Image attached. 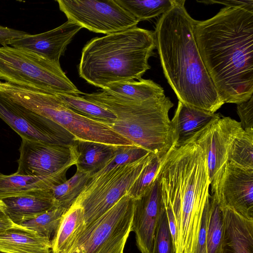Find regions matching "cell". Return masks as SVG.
<instances>
[{
  "label": "cell",
  "mask_w": 253,
  "mask_h": 253,
  "mask_svg": "<svg viewBox=\"0 0 253 253\" xmlns=\"http://www.w3.org/2000/svg\"><path fill=\"white\" fill-rule=\"evenodd\" d=\"M199 52L224 102L240 104L253 95V12L226 6L212 17L195 20Z\"/></svg>",
  "instance_id": "6da1fadb"
},
{
  "label": "cell",
  "mask_w": 253,
  "mask_h": 253,
  "mask_svg": "<svg viewBox=\"0 0 253 253\" xmlns=\"http://www.w3.org/2000/svg\"><path fill=\"white\" fill-rule=\"evenodd\" d=\"M175 0L161 15L154 32L156 48L165 78L178 101L192 108L215 113L224 104L198 49L194 20Z\"/></svg>",
  "instance_id": "7a4b0ae2"
},
{
  "label": "cell",
  "mask_w": 253,
  "mask_h": 253,
  "mask_svg": "<svg viewBox=\"0 0 253 253\" xmlns=\"http://www.w3.org/2000/svg\"><path fill=\"white\" fill-rule=\"evenodd\" d=\"M156 179L162 207L170 210L175 220L174 253H194L210 195L203 149L192 139L175 145L164 156Z\"/></svg>",
  "instance_id": "3957f363"
},
{
  "label": "cell",
  "mask_w": 253,
  "mask_h": 253,
  "mask_svg": "<svg viewBox=\"0 0 253 253\" xmlns=\"http://www.w3.org/2000/svg\"><path fill=\"white\" fill-rule=\"evenodd\" d=\"M154 32L137 26L91 39L84 46L79 65L80 77L102 89L110 84L139 80L155 54Z\"/></svg>",
  "instance_id": "277c9868"
},
{
  "label": "cell",
  "mask_w": 253,
  "mask_h": 253,
  "mask_svg": "<svg viewBox=\"0 0 253 253\" xmlns=\"http://www.w3.org/2000/svg\"><path fill=\"white\" fill-rule=\"evenodd\" d=\"M83 94L112 112L117 119L107 125L133 145L161 157L176 145L175 127L169 116L173 104L165 94L141 102L123 99L103 90Z\"/></svg>",
  "instance_id": "5b68a950"
},
{
  "label": "cell",
  "mask_w": 253,
  "mask_h": 253,
  "mask_svg": "<svg viewBox=\"0 0 253 253\" xmlns=\"http://www.w3.org/2000/svg\"><path fill=\"white\" fill-rule=\"evenodd\" d=\"M0 94L12 102L57 123L75 138L116 145H133L107 125L66 106L56 93L0 82Z\"/></svg>",
  "instance_id": "8992f818"
},
{
  "label": "cell",
  "mask_w": 253,
  "mask_h": 253,
  "mask_svg": "<svg viewBox=\"0 0 253 253\" xmlns=\"http://www.w3.org/2000/svg\"><path fill=\"white\" fill-rule=\"evenodd\" d=\"M0 80L54 93L84 94L66 76L60 63L9 45L0 47Z\"/></svg>",
  "instance_id": "52a82bcc"
},
{
  "label": "cell",
  "mask_w": 253,
  "mask_h": 253,
  "mask_svg": "<svg viewBox=\"0 0 253 253\" xmlns=\"http://www.w3.org/2000/svg\"><path fill=\"white\" fill-rule=\"evenodd\" d=\"M133 207L134 199L126 194L88 224L66 253H124L131 232Z\"/></svg>",
  "instance_id": "ba28073f"
},
{
  "label": "cell",
  "mask_w": 253,
  "mask_h": 253,
  "mask_svg": "<svg viewBox=\"0 0 253 253\" xmlns=\"http://www.w3.org/2000/svg\"><path fill=\"white\" fill-rule=\"evenodd\" d=\"M149 153L134 162L115 167L104 173L90 177L73 203L84 209L86 226L127 193L143 168Z\"/></svg>",
  "instance_id": "9c48e42d"
},
{
  "label": "cell",
  "mask_w": 253,
  "mask_h": 253,
  "mask_svg": "<svg viewBox=\"0 0 253 253\" xmlns=\"http://www.w3.org/2000/svg\"><path fill=\"white\" fill-rule=\"evenodd\" d=\"M68 20L95 33L110 34L136 27L139 21L115 0H58Z\"/></svg>",
  "instance_id": "30bf717a"
},
{
  "label": "cell",
  "mask_w": 253,
  "mask_h": 253,
  "mask_svg": "<svg viewBox=\"0 0 253 253\" xmlns=\"http://www.w3.org/2000/svg\"><path fill=\"white\" fill-rule=\"evenodd\" d=\"M17 174L66 178L68 169L76 164L71 145H58L21 138Z\"/></svg>",
  "instance_id": "8fae6325"
},
{
  "label": "cell",
  "mask_w": 253,
  "mask_h": 253,
  "mask_svg": "<svg viewBox=\"0 0 253 253\" xmlns=\"http://www.w3.org/2000/svg\"><path fill=\"white\" fill-rule=\"evenodd\" d=\"M0 118L21 138L71 145L75 137L54 122L14 103L0 94Z\"/></svg>",
  "instance_id": "7c38bea8"
},
{
  "label": "cell",
  "mask_w": 253,
  "mask_h": 253,
  "mask_svg": "<svg viewBox=\"0 0 253 253\" xmlns=\"http://www.w3.org/2000/svg\"><path fill=\"white\" fill-rule=\"evenodd\" d=\"M243 130L240 122L228 117H220L190 138L204 152L211 191L228 163L233 140Z\"/></svg>",
  "instance_id": "4fadbf2b"
},
{
  "label": "cell",
  "mask_w": 253,
  "mask_h": 253,
  "mask_svg": "<svg viewBox=\"0 0 253 253\" xmlns=\"http://www.w3.org/2000/svg\"><path fill=\"white\" fill-rule=\"evenodd\" d=\"M211 193L220 208H231L253 219V170L228 163Z\"/></svg>",
  "instance_id": "5bb4252c"
},
{
  "label": "cell",
  "mask_w": 253,
  "mask_h": 253,
  "mask_svg": "<svg viewBox=\"0 0 253 253\" xmlns=\"http://www.w3.org/2000/svg\"><path fill=\"white\" fill-rule=\"evenodd\" d=\"M162 209L157 180L134 199L131 232L141 253H152L154 240Z\"/></svg>",
  "instance_id": "9a60e30c"
},
{
  "label": "cell",
  "mask_w": 253,
  "mask_h": 253,
  "mask_svg": "<svg viewBox=\"0 0 253 253\" xmlns=\"http://www.w3.org/2000/svg\"><path fill=\"white\" fill-rule=\"evenodd\" d=\"M83 28L67 20L52 30L36 35H28L11 42L10 46L36 53L49 60L59 63L67 45Z\"/></svg>",
  "instance_id": "2e32d148"
},
{
  "label": "cell",
  "mask_w": 253,
  "mask_h": 253,
  "mask_svg": "<svg viewBox=\"0 0 253 253\" xmlns=\"http://www.w3.org/2000/svg\"><path fill=\"white\" fill-rule=\"evenodd\" d=\"M0 200L14 224L33 219L57 205L51 189L33 188L13 193H0Z\"/></svg>",
  "instance_id": "e0dca14e"
},
{
  "label": "cell",
  "mask_w": 253,
  "mask_h": 253,
  "mask_svg": "<svg viewBox=\"0 0 253 253\" xmlns=\"http://www.w3.org/2000/svg\"><path fill=\"white\" fill-rule=\"evenodd\" d=\"M225 229L221 209L210 195L203 212L194 253H225Z\"/></svg>",
  "instance_id": "ac0fdd59"
},
{
  "label": "cell",
  "mask_w": 253,
  "mask_h": 253,
  "mask_svg": "<svg viewBox=\"0 0 253 253\" xmlns=\"http://www.w3.org/2000/svg\"><path fill=\"white\" fill-rule=\"evenodd\" d=\"M50 239L20 224L0 233V253H50Z\"/></svg>",
  "instance_id": "d6986e66"
},
{
  "label": "cell",
  "mask_w": 253,
  "mask_h": 253,
  "mask_svg": "<svg viewBox=\"0 0 253 253\" xmlns=\"http://www.w3.org/2000/svg\"><path fill=\"white\" fill-rule=\"evenodd\" d=\"M220 209L224 224L225 248H229L231 253H253V219L231 208Z\"/></svg>",
  "instance_id": "ffe728a7"
},
{
  "label": "cell",
  "mask_w": 253,
  "mask_h": 253,
  "mask_svg": "<svg viewBox=\"0 0 253 253\" xmlns=\"http://www.w3.org/2000/svg\"><path fill=\"white\" fill-rule=\"evenodd\" d=\"M77 170L90 177L102 169L114 157L118 145L75 138L71 144Z\"/></svg>",
  "instance_id": "44dd1931"
},
{
  "label": "cell",
  "mask_w": 253,
  "mask_h": 253,
  "mask_svg": "<svg viewBox=\"0 0 253 253\" xmlns=\"http://www.w3.org/2000/svg\"><path fill=\"white\" fill-rule=\"evenodd\" d=\"M86 226L84 211L72 204L63 214L51 240L52 253H66Z\"/></svg>",
  "instance_id": "7402d4cb"
},
{
  "label": "cell",
  "mask_w": 253,
  "mask_h": 253,
  "mask_svg": "<svg viewBox=\"0 0 253 253\" xmlns=\"http://www.w3.org/2000/svg\"><path fill=\"white\" fill-rule=\"evenodd\" d=\"M220 117L218 113H210L192 108L178 101L171 119L176 132L175 145H181L189 140L211 122Z\"/></svg>",
  "instance_id": "603a6c76"
},
{
  "label": "cell",
  "mask_w": 253,
  "mask_h": 253,
  "mask_svg": "<svg viewBox=\"0 0 253 253\" xmlns=\"http://www.w3.org/2000/svg\"><path fill=\"white\" fill-rule=\"evenodd\" d=\"M102 90L117 97L134 102L144 101L165 95L159 84L151 80L141 79L113 83L106 85Z\"/></svg>",
  "instance_id": "cb8c5ba5"
},
{
  "label": "cell",
  "mask_w": 253,
  "mask_h": 253,
  "mask_svg": "<svg viewBox=\"0 0 253 253\" xmlns=\"http://www.w3.org/2000/svg\"><path fill=\"white\" fill-rule=\"evenodd\" d=\"M66 180L60 177H41L17 174L6 175L0 172V193H13L33 188L51 189Z\"/></svg>",
  "instance_id": "d4e9b609"
},
{
  "label": "cell",
  "mask_w": 253,
  "mask_h": 253,
  "mask_svg": "<svg viewBox=\"0 0 253 253\" xmlns=\"http://www.w3.org/2000/svg\"><path fill=\"white\" fill-rule=\"evenodd\" d=\"M56 94L66 106L82 116L106 125L117 119L112 112L86 100L82 96Z\"/></svg>",
  "instance_id": "484cf974"
},
{
  "label": "cell",
  "mask_w": 253,
  "mask_h": 253,
  "mask_svg": "<svg viewBox=\"0 0 253 253\" xmlns=\"http://www.w3.org/2000/svg\"><path fill=\"white\" fill-rule=\"evenodd\" d=\"M90 178L89 173L79 170L64 182L52 186L51 191L57 206L68 209Z\"/></svg>",
  "instance_id": "4316f807"
},
{
  "label": "cell",
  "mask_w": 253,
  "mask_h": 253,
  "mask_svg": "<svg viewBox=\"0 0 253 253\" xmlns=\"http://www.w3.org/2000/svg\"><path fill=\"white\" fill-rule=\"evenodd\" d=\"M139 21L163 14L171 8L175 0H115Z\"/></svg>",
  "instance_id": "83f0119b"
},
{
  "label": "cell",
  "mask_w": 253,
  "mask_h": 253,
  "mask_svg": "<svg viewBox=\"0 0 253 253\" xmlns=\"http://www.w3.org/2000/svg\"><path fill=\"white\" fill-rule=\"evenodd\" d=\"M228 163L245 170H253V129L243 130L233 140Z\"/></svg>",
  "instance_id": "f1b7e54d"
},
{
  "label": "cell",
  "mask_w": 253,
  "mask_h": 253,
  "mask_svg": "<svg viewBox=\"0 0 253 253\" xmlns=\"http://www.w3.org/2000/svg\"><path fill=\"white\" fill-rule=\"evenodd\" d=\"M164 157L150 152L143 168L127 194L134 199L143 194L155 180Z\"/></svg>",
  "instance_id": "f546056e"
},
{
  "label": "cell",
  "mask_w": 253,
  "mask_h": 253,
  "mask_svg": "<svg viewBox=\"0 0 253 253\" xmlns=\"http://www.w3.org/2000/svg\"><path fill=\"white\" fill-rule=\"evenodd\" d=\"M67 210L60 206H54L36 217L23 222L20 225L50 239L52 234L57 228L63 214Z\"/></svg>",
  "instance_id": "4dcf8cb0"
},
{
  "label": "cell",
  "mask_w": 253,
  "mask_h": 253,
  "mask_svg": "<svg viewBox=\"0 0 253 253\" xmlns=\"http://www.w3.org/2000/svg\"><path fill=\"white\" fill-rule=\"evenodd\" d=\"M149 152L147 150L135 145H118L113 158L102 169L92 176L104 173L115 167L134 162L144 157Z\"/></svg>",
  "instance_id": "1f68e13d"
},
{
  "label": "cell",
  "mask_w": 253,
  "mask_h": 253,
  "mask_svg": "<svg viewBox=\"0 0 253 253\" xmlns=\"http://www.w3.org/2000/svg\"><path fill=\"white\" fill-rule=\"evenodd\" d=\"M152 253H174L167 214L163 207L155 233Z\"/></svg>",
  "instance_id": "d6a6232c"
},
{
  "label": "cell",
  "mask_w": 253,
  "mask_h": 253,
  "mask_svg": "<svg viewBox=\"0 0 253 253\" xmlns=\"http://www.w3.org/2000/svg\"><path fill=\"white\" fill-rule=\"evenodd\" d=\"M237 109L242 128L253 129V95L248 101L237 104Z\"/></svg>",
  "instance_id": "836d02e7"
},
{
  "label": "cell",
  "mask_w": 253,
  "mask_h": 253,
  "mask_svg": "<svg viewBox=\"0 0 253 253\" xmlns=\"http://www.w3.org/2000/svg\"><path fill=\"white\" fill-rule=\"evenodd\" d=\"M29 34L26 32L0 25V44L8 45L13 41Z\"/></svg>",
  "instance_id": "e575fe53"
},
{
  "label": "cell",
  "mask_w": 253,
  "mask_h": 253,
  "mask_svg": "<svg viewBox=\"0 0 253 253\" xmlns=\"http://www.w3.org/2000/svg\"><path fill=\"white\" fill-rule=\"evenodd\" d=\"M207 4L218 3L228 7L240 8L253 12V0H204L197 1Z\"/></svg>",
  "instance_id": "d590c367"
},
{
  "label": "cell",
  "mask_w": 253,
  "mask_h": 253,
  "mask_svg": "<svg viewBox=\"0 0 253 253\" xmlns=\"http://www.w3.org/2000/svg\"><path fill=\"white\" fill-rule=\"evenodd\" d=\"M14 224L6 213L4 204L0 200V233L10 228Z\"/></svg>",
  "instance_id": "8d00e7d4"
},
{
  "label": "cell",
  "mask_w": 253,
  "mask_h": 253,
  "mask_svg": "<svg viewBox=\"0 0 253 253\" xmlns=\"http://www.w3.org/2000/svg\"><path fill=\"white\" fill-rule=\"evenodd\" d=\"M164 209V208H163ZM167 214L169 229L172 238L174 250L176 241V227L174 216L171 211L168 209H164Z\"/></svg>",
  "instance_id": "74e56055"
}]
</instances>
